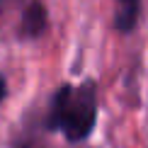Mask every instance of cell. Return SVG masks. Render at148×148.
<instances>
[{"label":"cell","instance_id":"cell-1","mask_svg":"<svg viewBox=\"0 0 148 148\" xmlns=\"http://www.w3.org/2000/svg\"><path fill=\"white\" fill-rule=\"evenodd\" d=\"M97 121V95H95V85L85 83V85H63L56 97L51 102L49 109V119L46 126L61 131L71 143L85 141L92 134Z\"/></svg>","mask_w":148,"mask_h":148},{"label":"cell","instance_id":"cell-2","mask_svg":"<svg viewBox=\"0 0 148 148\" xmlns=\"http://www.w3.org/2000/svg\"><path fill=\"white\" fill-rule=\"evenodd\" d=\"M46 22H49L46 8L34 0V3L27 5V10H24V15H22V29H20V34L24 36V39H36V36H41L46 32Z\"/></svg>","mask_w":148,"mask_h":148},{"label":"cell","instance_id":"cell-3","mask_svg":"<svg viewBox=\"0 0 148 148\" xmlns=\"http://www.w3.org/2000/svg\"><path fill=\"white\" fill-rule=\"evenodd\" d=\"M138 12H141V0H116L114 27L119 32H131L138 22Z\"/></svg>","mask_w":148,"mask_h":148},{"label":"cell","instance_id":"cell-4","mask_svg":"<svg viewBox=\"0 0 148 148\" xmlns=\"http://www.w3.org/2000/svg\"><path fill=\"white\" fill-rule=\"evenodd\" d=\"M5 92H8V85H5V78L0 75V102L5 100Z\"/></svg>","mask_w":148,"mask_h":148},{"label":"cell","instance_id":"cell-5","mask_svg":"<svg viewBox=\"0 0 148 148\" xmlns=\"http://www.w3.org/2000/svg\"><path fill=\"white\" fill-rule=\"evenodd\" d=\"M17 148H39V146L34 141H22V143H17Z\"/></svg>","mask_w":148,"mask_h":148}]
</instances>
